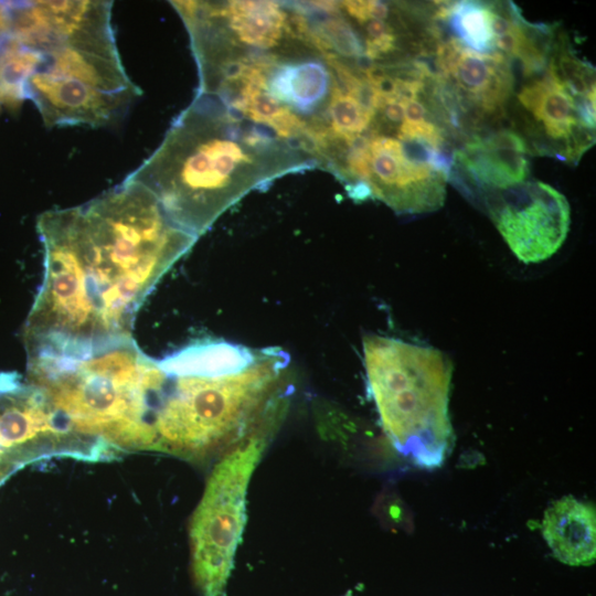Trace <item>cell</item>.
Here are the masks:
<instances>
[{
    "label": "cell",
    "instance_id": "cell-8",
    "mask_svg": "<svg viewBox=\"0 0 596 596\" xmlns=\"http://www.w3.org/2000/svg\"><path fill=\"white\" fill-rule=\"evenodd\" d=\"M365 164L363 185L370 198L397 213H426L445 199L446 175L438 172L417 147L394 136L368 131L360 139Z\"/></svg>",
    "mask_w": 596,
    "mask_h": 596
},
{
    "label": "cell",
    "instance_id": "cell-15",
    "mask_svg": "<svg viewBox=\"0 0 596 596\" xmlns=\"http://www.w3.org/2000/svg\"><path fill=\"white\" fill-rule=\"evenodd\" d=\"M542 534L554 556L572 566L589 565L596 556L595 508L572 496L554 502L544 513Z\"/></svg>",
    "mask_w": 596,
    "mask_h": 596
},
{
    "label": "cell",
    "instance_id": "cell-14",
    "mask_svg": "<svg viewBox=\"0 0 596 596\" xmlns=\"http://www.w3.org/2000/svg\"><path fill=\"white\" fill-rule=\"evenodd\" d=\"M518 98L546 137L564 145L562 159L575 163L594 143L592 130L579 123L574 97L550 74L524 85Z\"/></svg>",
    "mask_w": 596,
    "mask_h": 596
},
{
    "label": "cell",
    "instance_id": "cell-5",
    "mask_svg": "<svg viewBox=\"0 0 596 596\" xmlns=\"http://www.w3.org/2000/svg\"><path fill=\"white\" fill-rule=\"evenodd\" d=\"M371 396L393 447L421 468L440 467L454 435L450 360L439 350L376 334L363 339Z\"/></svg>",
    "mask_w": 596,
    "mask_h": 596
},
{
    "label": "cell",
    "instance_id": "cell-10",
    "mask_svg": "<svg viewBox=\"0 0 596 596\" xmlns=\"http://www.w3.org/2000/svg\"><path fill=\"white\" fill-rule=\"evenodd\" d=\"M488 209L507 244L525 263L550 257L568 231L567 200L540 181H524L503 190L488 203Z\"/></svg>",
    "mask_w": 596,
    "mask_h": 596
},
{
    "label": "cell",
    "instance_id": "cell-2",
    "mask_svg": "<svg viewBox=\"0 0 596 596\" xmlns=\"http://www.w3.org/2000/svg\"><path fill=\"white\" fill-rule=\"evenodd\" d=\"M151 450L201 460L257 435H272L294 391L279 348L223 340L190 343L159 360Z\"/></svg>",
    "mask_w": 596,
    "mask_h": 596
},
{
    "label": "cell",
    "instance_id": "cell-9",
    "mask_svg": "<svg viewBox=\"0 0 596 596\" xmlns=\"http://www.w3.org/2000/svg\"><path fill=\"white\" fill-rule=\"evenodd\" d=\"M7 7L11 36L32 50L70 45L119 56L109 1H30Z\"/></svg>",
    "mask_w": 596,
    "mask_h": 596
},
{
    "label": "cell",
    "instance_id": "cell-13",
    "mask_svg": "<svg viewBox=\"0 0 596 596\" xmlns=\"http://www.w3.org/2000/svg\"><path fill=\"white\" fill-rule=\"evenodd\" d=\"M528 153V145L519 134L503 130L473 138L455 152L454 163L481 190L503 191L526 180Z\"/></svg>",
    "mask_w": 596,
    "mask_h": 596
},
{
    "label": "cell",
    "instance_id": "cell-7",
    "mask_svg": "<svg viewBox=\"0 0 596 596\" xmlns=\"http://www.w3.org/2000/svg\"><path fill=\"white\" fill-rule=\"evenodd\" d=\"M51 456L92 460V450L64 428L36 387L15 372H0V468L12 473Z\"/></svg>",
    "mask_w": 596,
    "mask_h": 596
},
{
    "label": "cell",
    "instance_id": "cell-19",
    "mask_svg": "<svg viewBox=\"0 0 596 596\" xmlns=\"http://www.w3.org/2000/svg\"><path fill=\"white\" fill-rule=\"evenodd\" d=\"M11 473L7 470L0 468V485L10 476Z\"/></svg>",
    "mask_w": 596,
    "mask_h": 596
},
{
    "label": "cell",
    "instance_id": "cell-4",
    "mask_svg": "<svg viewBox=\"0 0 596 596\" xmlns=\"http://www.w3.org/2000/svg\"><path fill=\"white\" fill-rule=\"evenodd\" d=\"M158 377V360L145 354L132 337L26 356L25 380L99 460L151 450V398Z\"/></svg>",
    "mask_w": 596,
    "mask_h": 596
},
{
    "label": "cell",
    "instance_id": "cell-17",
    "mask_svg": "<svg viewBox=\"0 0 596 596\" xmlns=\"http://www.w3.org/2000/svg\"><path fill=\"white\" fill-rule=\"evenodd\" d=\"M373 117V111L340 83L328 108L329 142L350 143L364 136Z\"/></svg>",
    "mask_w": 596,
    "mask_h": 596
},
{
    "label": "cell",
    "instance_id": "cell-12",
    "mask_svg": "<svg viewBox=\"0 0 596 596\" xmlns=\"http://www.w3.org/2000/svg\"><path fill=\"white\" fill-rule=\"evenodd\" d=\"M438 81L448 84L457 99L483 113H494L509 99L513 74L508 58L494 52L479 54L450 39L438 45Z\"/></svg>",
    "mask_w": 596,
    "mask_h": 596
},
{
    "label": "cell",
    "instance_id": "cell-6",
    "mask_svg": "<svg viewBox=\"0 0 596 596\" xmlns=\"http://www.w3.org/2000/svg\"><path fill=\"white\" fill-rule=\"evenodd\" d=\"M269 435L225 453L212 469L190 523L192 575L201 596H226L246 522V496Z\"/></svg>",
    "mask_w": 596,
    "mask_h": 596
},
{
    "label": "cell",
    "instance_id": "cell-3",
    "mask_svg": "<svg viewBox=\"0 0 596 596\" xmlns=\"http://www.w3.org/2000/svg\"><path fill=\"white\" fill-rule=\"evenodd\" d=\"M307 155L216 96L198 93L126 179L146 188L170 221L199 237L256 185L313 162Z\"/></svg>",
    "mask_w": 596,
    "mask_h": 596
},
{
    "label": "cell",
    "instance_id": "cell-16",
    "mask_svg": "<svg viewBox=\"0 0 596 596\" xmlns=\"http://www.w3.org/2000/svg\"><path fill=\"white\" fill-rule=\"evenodd\" d=\"M436 17L446 21L453 40L461 46L479 53H494L491 30V7L488 2L457 1L443 4Z\"/></svg>",
    "mask_w": 596,
    "mask_h": 596
},
{
    "label": "cell",
    "instance_id": "cell-1",
    "mask_svg": "<svg viewBox=\"0 0 596 596\" xmlns=\"http://www.w3.org/2000/svg\"><path fill=\"white\" fill-rule=\"evenodd\" d=\"M43 279L24 322L26 355L131 337L148 295L198 237L125 179L77 206L38 217Z\"/></svg>",
    "mask_w": 596,
    "mask_h": 596
},
{
    "label": "cell",
    "instance_id": "cell-11",
    "mask_svg": "<svg viewBox=\"0 0 596 596\" xmlns=\"http://www.w3.org/2000/svg\"><path fill=\"white\" fill-rule=\"evenodd\" d=\"M25 98L33 100L44 125L108 126L120 119L139 94L110 93L84 83L34 71L24 88Z\"/></svg>",
    "mask_w": 596,
    "mask_h": 596
},
{
    "label": "cell",
    "instance_id": "cell-18",
    "mask_svg": "<svg viewBox=\"0 0 596 596\" xmlns=\"http://www.w3.org/2000/svg\"><path fill=\"white\" fill-rule=\"evenodd\" d=\"M360 25L363 26V47L366 60H380L397 49V34L389 22L372 19Z\"/></svg>",
    "mask_w": 596,
    "mask_h": 596
}]
</instances>
